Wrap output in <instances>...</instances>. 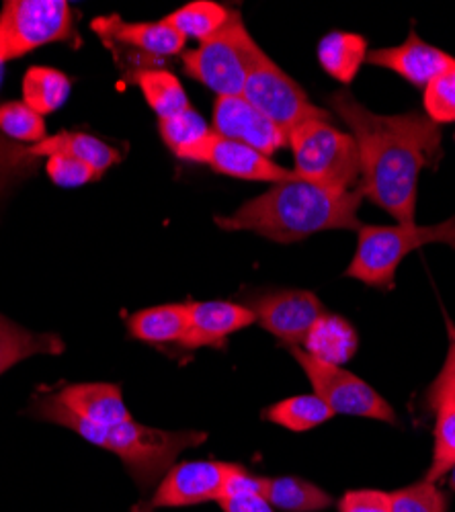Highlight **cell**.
Instances as JSON below:
<instances>
[{
  "mask_svg": "<svg viewBox=\"0 0 455 512\" xmlns=\"http://www.w3.org/2000/svg\"><path fill=\"white\" fill-rule=\"evenodd\" d=\"M445 402H455V336L451 340L447 359L427 394V404L433 410Z\"/></svg>",
  "mask_w": 455,
  "mask_h": 512,
  "instance_id": "35",
  "label": "cell"
},
{
  "mask_svg": "<svg viewBox=\"0 0 455 512\" xmlns=\"http://www.w3.org/2000/svg\"><path fill=\"white\" fill-rule=\"evenodd\" d=\"M328 105L357 142L363 197L386 209L400 224H415L421 170H435L443 158L439 123L417 111L374 113L347 89L330 95Z\"/></svg>",
  "mask_w": 455,
  "mask_h": 512,
  "instance_id": "1",
  "label": "cell"
},
{
  "mask_svg": "<svg viewBox=\"0 0 455 512\" xmlns=\"http://www.w3.org/2000/svg\"><path fill=\"white\" fill-rule=\"evenodd\" d=\"M435 447L433 461L425 476L427 482L437 484L455 467V402H445L435 408Z\"/></svg>",
  "mask_w": 455,
  "mask_h": 512,
  "instance_id": "29",
  "label": "cell"
},
{
  "mask_svg": "<svg viewBox=\"0 0 455 512\" xmlns=\"http://www.w3.org/2000/svg\"><path fill=\"white\" fill-rule=\"evenodd\" d=\"M224 512H275L263 494H238L220 500Z\"/></svg>",
  "mask_w": 455,
  "mask_h": 512,
  "instance_id": "37",
  "label": "cell"
},
{
  "mask_svg": "<svg viewBox=\"0 0 455 512\" xmlns=\"http://www.w3.org/2000/svg\"><path fill=\"white\" fill-rule=\"evenodd\" d=\"M263 496L271 506L285 512H320L333 506V496L300 478H265Z\"/></svg>",
  "mask_w": 455,
  "mask_h": 512,
  "instance_id": "26",
  "label": "cell"
},
{
  "mask_svg": "<svg viewBox=\"0 0 455 512\" xmlns=\"http://www.w3.org/2000/svg\"><path fill=\"white\" fill-rule=\"evenodd\" d=\"M74 39V15L64 0H7L0 11V62Z\"/></svg>",
  "mask_w": 455,
  "mask_h": 512,
  "instance_id": "7",
  "label": "cell"
},
{
  "mask_svg": "<svg viewBox=\"0 0 455 512\" xmlns=\"http://www.w3.org/2000/svg\"><path fill=\"white\" fill-rule=\"evenodd\" d=\"M0 132L17 144H39L46 136V121L31 107L19 101H9L0 105Z\"/></svg>",
  "mask_w": 455,
  "mask_h": 512,
  "instance_id": "30",
  "label": "cell"
},
{
  "mask_svg": "<svg viewBox=\"0 0 455 512\" xmlns=\"http://www.w3.org/2000/svg\"><path fill=\"white\" fill-rule=\"evenodd\" d=\"M46 173L58 187H64V189L82 187V185H87L101 177L97 170L93 166H89L87 162H82L72 156H62V154L48 158Z\"/></svg>",
  "mask_w": 455,
  "mask_h": 512,
  "instance_id": "33",
  "label": "cell"
},
{
  "mask_svg": "<svg viewBox=\"0 0 455 512\" xmlns=\"http://www.w3.org/2000/svg\"><path fill=\"white\" fill-rule=\"evenodd\" d=\"M31 412L41 420L66 426L85 441L115 453L126 463L130 476L140 484L142 490H148L154 486V482H160L167 476L183 451L197 447L208 439V433L201 431H160L134 420L115 426H95L68 410L56 398V394L37 398Z\"/></svg>",
  "mask_w": 455,
  "mask_h": 512,
  "instance_id": "3",
  "label": "cell"
},
{
  "mask_svg": "<svg viewBox=\"0 0 455 512\" xmlns=\"http://www.w3.org/2000/svg\"><path fill=\"white\" fill-rule=\"evenodd\" d=\"M257 322L287 347L304 345L324 308L312 291L279 289L259 295L251 306Z\"/></svg>",
  "mask_w": 455,
  "mask_h": 512,
  "instance_id": "11",
  "label": "cell"
},
{
  "mask_svg": "<svg viewBox=\"0 0 455 512\" xmlns=\"http://www.w3.org/2000/svg\"><path fill=\"white\" fill-rule=\"evenodd\" d=\"M56 398L74 414L95 426H115L132 420V414L123 402L121 388L113 383H76L66 386Z\"/></svg>",
  "mask_w": 455,
  "mask_h": 512,
  "instance_id": "17",
  "label": "cell"
},
{
  "mask_svg": "<svg viewBox=\"0 0 455 512\" xmlns=\"http://www.w3.org/2000/svg\"><path fill=\"white\" fill-rule=\"evenodd\" d=\"M263 54L240 13L234 11L222 31L183 54V68L187 76L201 82L218 97H242L246 80Z\"/></svg>",
  "mask_w": 455,
  "mask_h": 512,
  "instance_id": "6",
  "label": "cell"
},
{
  "mask_svg": "<svg viewBox=\"0 0 455 512\" xmlns=\"http://www.w3.org/2000/svg\"><path fill=\"white\" fill-rule=\"evenodd\" d=\"M197 162L212 166L220 175H228L242 181H263L275 185L296 177L294 170L279 166L259 150L244 146L240 142L226 140L216 132L212 134L210 142L205 144Z\"/></svg>",
  "mask_w": 455,
  "mask_h": 512,
  "instance_id": "14",
  "label": "cell"
},
{
  "mask_svg": "<svg viewBox=\"0 0 455 512\" xmlns=\"http://www.w3.org/2000/svg\"><path fill=\"white\" fill-rule=\"evenodd\" d=\"M212 130L226 140L251 146L269 158L285 144H289V134L281 130V127L275 125L271 119H267L244 97L216 99Z\"/></svg>",
  "mask_w": 455,
  "mask_h": 512,
  "instance_id": "13",
  "label": "cell"
},
{
  "mask_svg": "<svg viewBox=\"0 0 455 512\" xmlns=\"http://www.w3.org/2000/svg\"><path fill=\"white\" fill-rule=\"evenodd\" d=\"M427 244L455 248V216L435 226H361L357 250L345 275L369 287L394 289L396 271L404 256Z\"/></svg>",
  "mask_w": 455,
  "mask_h": 512,
  "instance_id": "4",
  "label": "cell"
},
{
  "mask_svg": "<svg viewBox=\"0 0 455 512\" xmlns=\"http://www.w3.org/2000/svg\"><path fill=\"white\" fill-rule=\"evenodd\" d=\"M267 420L283 426L287 431L294 433H306L316 429V426L328 422L335 416V412L330 410L316 394L308 396H296V398H287L279 404H273L271 408L265 410L263 414Z\"/></svg>",
  "mask_w": 455,
  "mask_h": 512,
  "instance_id": "28",
  "label": "cell"
},
{
  "mask_svg": "<svg viewBox=\"0 0 455 512\" xmlns=\"http://www.w3.org/2000/svg\"><path fill=\"white\" fill-rule=\"evenodd\" d=\"M158 132L162 142L177 158L191 162L199 160V154L214 134L212 127L193 109L169 119H158Z\"/></svg>",
  "mask_w": 455,
  "mask_h": 512,
  "instance_id": "23",
  "label": "cell"
},
{
  "mask_svg": "<svg viewBox=\"0 0 455 512\" xmlns=\"http://www.w3.org/2000/svg\"><path fill=\"white\" fill-rule=\"evenodd\" d=\"M91 29L117 58L126 54L130 60V56H134V72L156 68L164 58L179 56L187 44V39L164 19L154 23H128L119 15H107L93 19Z\"/></svg>",
  "mask_w": 455,
  "mask_h": 512,
  "instance_id": "10",
  "label": "cell"
},
{
  "mask_svg": "<svg viewBox=\"0 0 455 512\" xmlns=\"http://www.w3.org/2000/svg\"><path fill=\"white\" fill-rule=\"evenodd\" d=\"M365 62H369L371 66L388 68L419 89H427L435 78L455 68L453 56L425 44L415 31H410L402 46L371 52L367 54Z\"/></svg>",
  "mask_w": 455,
  "mask_h": 512,
  "instance_id": "15",
  "label": "cell"
},
{
  "mask_svg": "<svg viewBox=\"0 0 455 512\" xmlns=\"http://www.w3.org/2000/svg\"><path fill=\"white\" fill-rule=\"evenodd\" d=\"M29 150L35 158H41V156L50 158L58 154L78 158L82 162H87L89 166H93L99 175H103L105 170H109L121 158L119 150L85 132H60L56 136L46 138L44 142L29 146Z\"/></svg>",
  "mask_w": 455,
  "mask_h": 512,
  "instance_id": "18",
  "label": "cell"
},
{
  "mask_svg": "<svg viewBox=\"0 0 455 512\" xmlns=\"http://www.w3.org/2000/svg\"><path fill=\"white\" fill-rule=\"evenodd\" d=\"M257 322L248 306L232 302H191L187 304V332L181 349L224 347L226 338Z\"/></svg>",
  "mask_w": 455,
  "mask_h": 512,
  "instance_id": "16",
  "label": "cell"
},
{
  "mask_svg": "<svg viewBox=\"0 0 455 512\" xmlns=\"http://www.w3.org/2000/svg\"><path fill=\"white\" fill-rule=\"evenodd\" d=\"M35 166L37 158L31 154L29 146H21L0 136V181L17 177L21 173H33Z\"/></svg>",
  "mask_w": 455,
  "mask_h": 512,
  "instance_id": "34",
  "label": "cell"
},
{
  "mask_svg": "<svg viewBox=\"0 0 455 512\" xmlns=\"http://www.w3.org/2000/svg\"><path fill=\"white\" fill-rule=\"evenodd\" d=\"M449 488L455 492V467L449 472Z\"/></svg>",
  "mask_w": 455,
  "mask_h": 512,
  "instance_id": "38",
  "label": "cell"
},
{
  "mask_svg": "<svg viewBox=\"0 0 455 512\" xmlns=\"http://www.w3.org/2000/svg\"><path fill=\"white\" fill-rule=\"evenodd\" d=\"M130 80L138 84V89L158 119H169L191 109L181 80L169 70L144 68L130 74Z\"/></svg>",
  "mask_w": 455,
  "mask_h": 512,
  "instance_id": "22",
  "label": "cell"
},
{
  "mask_svg": "<svg viewBox=\"0 0 455 512\" xmlns=\"http://www.w3.org/2000/svg\"><path fill=\"white\" fill-rule=\"evenodd\" d=\"M287 140L294 150V173L300 179L337 191H351L361 183L357 142L333 121H304L289 132Z\"/></svg>",
  "mask_w": 455,
  "mask_h": 512,
  "instance_id": "5",
  "label": "cell"
},
{
  "mask_svg": "<svg viewBox=\"0 0 455 512\" xmlns=\"http://www.w3.org/2000/svg\"><path fill=\"white\" fill-rule=\"evenodd\" d=\"M236 463L220 461H185L173 465L158 484L150 506L177 508L220 500Z\"/></svg>",
  "mask_w": 455,
  "mask_h": 512,
  "instance_id": "12",
  "label": "cell"
},
{
  "mask_svg": "<svg viewBox=\"0 0 455 512\" xmlns=\"http://www.w3.org/2000/svg\"><path fill=\"white\" fill-rule=\"evenodd\" d=\"M3 72H5V62H0V82H3Z\"/></svg>",
  "mask_w": 455,
  "mask_h": 512,
  "instance_id": "39",
  "label": "cell"
},
{
  "mask_svg": "<svg viewBox=\"0 0 455 512\" xmlns=\"http://www.w3.org/2000/svg\"><path fill=\"white\" fill-rule=\"evenodd\" d=\"M320 66L343 84H351L367 60V41L355 33L335 31L322 37L318 46Z\"/></svg>",
  "mask_w": 455,
  "mask_h": 512,
  "instance_id": "24",
  "label": "cell"
},
{
  "mask_svg": "<svg viewBox=\"0 0 455 512\" xmlns=\"http://www.w3.org/2000/svg\"><path fill=\"white\" fill-rule=\"evenodd\" d=\"M357 345V332L345 318L322 314L304 340V351L324 363L341 367L355 355Z\"/></svg>",
  "mask_w": 455,
  "mask_h": 512,
  "instance_id": "19",
  "label": "cell"
},
{
  "mask_svg": "<svg viewBox=\"0 0 455 512\" xmlns=\"http://www.w3.org/2000/svg\"><path fill=\"white\" fill-rule=\"evenodd\" d=\"M242 97L287 134L304 121H333V115L314 105L300 84L289 78L267 54L261 56L248 76Z\"/></svg>",
  "mask_w": 455,
  "mask_h": 512,
  "instance_id": "9",
  "label": "cell"
},
{
  "mask_svg": "<svg viewBox=\"0 0 455 512\" xmlns=\"http://www.w3.org/2000/svg\"><path fill=\"white\" fill-rule=\"evenodd\" d=\"M70 89L72 82L64 72L46 66H33L23 78V103L44 117L58 111L66 103Z\"/></svg>",
  "mask_w": 455,
  "mask_h": 512,
  "instance_id": "25",
  "label": "cell"
},
{
  "mask_svg": "<svg viewBox=\"0 0 455 512\" xmlns=\"http://www.w3.org/2000/svg\"><path fill=\"white\" fill-rule=\"evenodd\" d=\"M134 338L148 345H179L187 332V304H167L136 312L128 320Z\"/></svg>",
  "mask_w": 455,
  "mask_h": 512,
  "instance_id": "20",
  "label": "cell"
},
{
  "mask_svg": "<svg viewBox=\"0 0 455 512\" xmlns=\"http://www.w3.org/2000/svg\"><path fill=\"white\" fill-rule=\"evenodd\" d=\"M361 201V189L337 191L296 175L246 201L232 216H218L216 224L230 232H255L263 238L289 244L326 230L359 232L363 226L357 218Z\"/></svg>",
  "mask_w": 455,
  "mask_h": 512,
  "instance_id": "2",
  "label": "cell"
},
{
  "mask_svg": "<svg viewBox=\"0 0 455 512\" xmlns=\"http://www.w3.org/2000/svg\"><path fill=\"white\" fill-rule=\"evenodd\" d=\"M341 512H390V494L380 490H351L339 502Z\"/></svg>",
  "mask_w": 455,
  "mask_h": 512,
  "instance_id": "36",
  "label": "cell"
},
{
  "mask_svg": "<svg viewBox=\"0 0 455 512\" xmlns=\"http://www.w3.org/2000/svg\"><path fill=\"white\" fill-rule=\"evenodd\" d=\"M289 353L308 375L314 394L335 414L396 422L392 406L355 373L324 363L300 347H289Z\"/></svg>",
  "mask_w": 455,
  "mask_h": 512,
  "instance_id": "8",
  "label": "cell"
},
{
  "mask_svg": "<svg viewBox=\"0 0 455 512\" xmlns=\"http://www.w3.org/2000/svg\"><path fill=\"white\" fill-rule=\"evenodd\" d=\"M232 15L234 11L212 3V0H195V3H187L185 7L171 13L164 21L177 29L185 39H199L201 44V41L222 31Z\"/></svg>",
  "mask_w": 455,
  "mask_h": 512,
  "instance_id": "27",
  "label": "cell"
},
{
  "mask_svg": "<svg viewBox=\"0 0 455 512\" xmlns=\"http://www.w3.org/2000/svg\"><path fill=\"white\" fill-rule=\"evenodd\" d=\"M447 496L433 482H419L390 494V512H447Z\"/></svg>",
  "mask_w": 455,
  "mask_h": 512,
  "instance_id": "31",
  "label": "cell"
},
{
  "mask_svg": "<svg viewBox=\"0 0 455 512\" xmlns=\"http://www.w3.org/2000/svg\"><path fill=\"white\" fill-rule=\"evenodd\" d=\"M423 103L431 121L439 125L455 121V68L447 70L429 84Z\"/></svg>",
  "mask_w": 455,
  "mask_h": 512,
  "instance_id": "32",
  "label": "cell"
},
{
  "mask_svg": "<svg viewBox=\"0 0 455 512\" xmlns=\"http://www.w3.org/2000/svg\"><path fill=\"white\" fill-rule=\"evenodd\" d=\"M64 349V340L56 334L29 332L0 316V375L23 359L33 355H60Z\"/></svg>",
  "mask_w": 455,
  "mask_h": 512,
  "instance_id": "21",
  "label": "cell"
}]
</instances>
